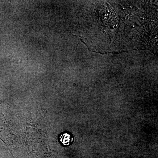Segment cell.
Listing matches in <instances>:
<instances>
[{"instance_id": "cell-1", "label": "cell", "mask_w": 158, "mask_h": 158, "mask_svg": "<svg viewBox=\"0 0 158 158\" xmlns=\"http://www.w3.org/2000/svg\"><path fill=\"white\" fill-rule=\"evenodd\" d=\"M60 142L63 145L68 146L73 141V138L69 133H64L59 137Z\"/></svg>"}]
</instances>
